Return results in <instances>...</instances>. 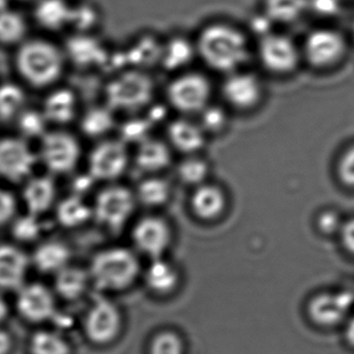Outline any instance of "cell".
Returning a JSON list of instances; mask_svg holds the SVG:
<instances>
[{
    "instance_id": "29",
    "label": "cell",
    "mask_w": 354,
    "mask_h": 354,
    "mask_svg": "<svg viewBox=\"0 0 354 354\" xmlns=\"http://www.w3.org/2000/svg\"><path fill=\"white\" fill-rule=\"evenodd\" d=\"M53 210L58 224L66 229L78 228L93 216V207L87 205L83 197L75 194L62 198Z\"/></svg>"
},
{
    "instance_id": "51",
    "label": "cell",
    "mask_w": 354,
    "mask_h": 354,
    "mask_svg": "<svg viewBox=\"0 0 354 354\" xmlns=\"http://www.w3.org/2000/svg\"><path fill=\"white\" fill-rule=\"evenodd\" d=\"M353 39H354V20H353Z\"/></svg>"
},
{
    "instance_id": "20",
    "label": "cell",
    "mask_w": 354,
    "mask_h": 354,
    "mask_svg": "<svg viewBox=\"0 0 354 354\" xmlns=\"http://www.w3.org/2000/svg\"><path fill=\"white\" fill-rule=\"evenodd\" d=\"M19 312L30 322H43L51 317L54 301L43 285L30 284L21 287L17 299Z\"/></svg>"
},
{
    "instance_id": "47",
    "label": "cell",
    "mask_w": 354,
    "mask_h": 354,
    "mask_svg": "<svg viewBox=\"0 0 354 354\" xmlns=\"http://www.w3.org/2000/svg\"><path fill=\"white\" fill-rule=\"evenodd\" d=\"M345 339L347 344L354 348V316L348 320L345 326Z\"/></svg>"
},
{
    "instance_id": "2",
    "label": "cell",
    "mask_w": 354,
    "mask_h": 354,
    "mask_svg": "<svg viewBox=\"0 0 354 354\" xmlns=\"http://www.w3.org/2000/svg\"><path fill=\"white\" fill-rule=\"evenodd\" d=\"M87 270L93 286L102 295L113 297L141 282L143 268L136 252L111 247L95 253Z\"/></svg>"
},
{
    "instance_id": "8",
    "label": "cell",
    "mask_w": 354,
    "mask_h": 354,
    "mask_svg": "<svg viewBox=\"0 0 354 354\" xmlns=\"http://www.w3.org/2000/svg\"><path fill=\"white\" fill-rule=\"evenodd\" d=\"M257 55L261 66L278 76L291 74L303 62L301 45L289 35L274 30L260 37Z\"/></svg>"
},
{
    "instance_id": "23",
    "label": "cell",
    "mask_w": 354,
    "mask_h": 354,
    "mask_svg": "<svg viewBox=\"0 0 354 354\" xmlns=\"http://www.w3.org/2000/svg\"><path fill=\"white\" fill-rule=\"evenodd\" d=\"M78 101L74 91L66 87L52 89L43 102L41 111L49 124L64 126L76 118Z\"/></svg>"
},
{
    "instance_id": "52",
    "label": "cell",
    "mask_w": 354,
    "mask_h": 354,
    "mask_svg": "<svg viewBox=\"0 0 354 354\" xmlns=\"http://www.w3.org/2000/svg\"><path fill=\"white\" fill-rule=\"evenodd\" d=\"M342 1H354V0H342Z\"/></svg>"
},
{
    "instance_id": "48",
    "label": "cell",
    "mask_w": 354,
    "mask_h": 354,
    "mask_svg": "<svg viewBox=\"0 0 354 354\" xmlns=\"http://www.w3.org/2000/svg\"><path fill=\"white\" fill-rule=\"evenodd\" d=\"M10 348V339L6 333L0 330V354H6Z\"/></svg>"
},
{
    "instance_id": "11",
    "label": "cell",
    "mask_w": 354,
    "mask_h": 354,
    "mask_svg": "<svg viewBox=\"0 0 354 354\" xmlns=\"http://www.w3.org/2000/svg\"><path fill=\"white\" fill-rule=\"evenodd\" d=\"M212 95L209 81L199 73H185L176 77L167 88L168 101L183 113H197L207 107Z\"/></svg>"
},
{
    "instance_id": "3",
    "label": "cell",
    "mask_w": 354,
    "mask_h": 354,
    "mask_svg": "<svg viewBox=\"0 0 354 354\" xmlns=\"http://www.w3.org/2000/svg\"><path fill=\"white\" fill-rule=\"evenodd\" d=\"M66 62L64 48L43 37H28L15 52V68L19 77L35 88L57 83Z\"/></svg>"
},
{
    "instance_id": "1",
    "label": "cell",
    "mask_w": 354,
    "mask_h": 354,
    "mask_svg": "<svg viewBox=\"0 0 354 354\" xmlns=\"http://www.w3.org/2000/svg\"><path fill=\"white\" fill-rule=\"evenodd\" d=\"M197 55L216 72L239 71L251 54L249 37L236 25L216 21L204 25L195 39Z\"/></svg>"
},
{
    "instance_id": "16",
    "label": "cell",
    "mask_w": 354,
    "mask_h": 354,
    "mask_svg": "<svg viewBox=\"0 0 354 354\" xmlns=\"http://www.w3.org/2000/svg\"><path fill=\"white\" fill-rule=\"evenodd\" d=\"M222 93L229 105L239 110H249L261 100L262 85L256 75L235 71L227 74Z\"/></svg>"
},
{
    "instance_id": "17",
    "label": "cell",
    "mask_w": 354,
    "mask_h": 354,
    "mask_svg": "<svg viewBox=\"0 0 354 354\" xmlns=\"http://www.w3.org/2000/svg\"><path fill=\"white\" fill-rule=\"evenodd\" d=\"M51 174L31 176L23 183L22 197L26 212L41 216L55 207L57 189Z\"/></svg>"
},
{
    "instance_id": "40",
    "label": "cell",
    "mask_w": 354,
    "mask_h": 354,
    "mask_svg": "<svg viewBox=\"0 0 354 354\" xmlns=\"http://www.w3.org/2000/svg\"><path fill=\"white\" fill-rule=\"evenodd\" d=\"M32 354H71L66 341L52 332H39L32 337L30 343Z\"/></svg>"
},
{
    "instance_id": "31",
    "label": "cell",
    "mask_w": 354,
    "mask_h": 354,
    "mask_svg": "<svg viewBox=\"0 0 354 354\" xmlns=\"http://www.w3.org/2000/svg\"><path fill=\"white\" fill-rule=\"evenodd\" d=\"M309 0H262V12L278 25H291L308 12Z\"/></svg>"
},
{
    "instance_id": "4",
    "label": "cell",
    "mask_w": 354,
    "mask_h": 354,
    "mask_svg": "<svg viewBox=\"0 0 354 354\" xmlns=\"http://www.w3.org/2000/svg\"><path fill=\"white\" fill-rule=\"evenodd\" d=\"M126 328L124 310L109 295H102L93 299L83 320L85 337L100 348L112 347L120 342Z\"/></svg>"
},
{
    "instance_id": "22",
    "label": "cell",
    "mask_w": 354,
    "mask_h": 354,
    "mask_svg": "<svg viewBox=\"0 0 354 354\" xmlns=\"http://www.w3.org/2000/svg\"><path fill=\"white\" fill-rule=\"evenodd\" d=\"M189 204L196 218L207 222L214 221L226 209V194L218 185L204 183L196 187Z\"/></svg>"
},
{
    "instance_id": "25",
    "label": "cell",
    "mask_w": 354,
    "mask_h": 354,
    "mask_svg": "<svg viewBox=\"0 0 354 354\" xmlns=\"http://www.w3.org/2000/svg\"><path fill=\"white\" fill-rule=\"evenodd\" d=\"M170 145L185 155H194L204 147L205 131L191 120H176L168 127Z\"/></svg>"
},
{
    "instance_id": "21",
    "label": "cell",
    "mask_w": 354,
    "mask_h": 354,
    "mask_svg": "<svg viewBox=\"0 0 354 354\" xmlns=\"http://www.w3.org/2000/svg\"><path fill=\"white\" fill-rule=\"evenodd\" d=\"M29 259L22 249L12 243H0V288L20 289Z\"/></svg>"
},
{
    "instance_id": "30",
    "label": "cell",
    "mask_w": 354,
    "mask_h": 354,
    "mask_svg": "<svg viewBox=\"0 0 354 354\" xmlns=\"http://www.w3.org/2000/svg\"><path fill=\"white\" fill-rule=\"evenodd\" d=\"M197 54L195 41L183 35H174L166 43L162 44L160 62L167 70H178L187 66Z\"/></svg>"
},
{
    "instance_id": "39",
    "label": "cell",
    "mask_w": 354,
    "mask_h": 354,
    "mask_svg": "<svg viewBox=\"0 0 354 354\" xmlns=\"http://www.w3.org/2000/svg\"><path fill=\"white\" fill-rule=\"evenodd\" d=\"M99 10L93 4L79 2L73 4L70 28L74 32L93 33L95 27L99 24Z\"/></svg>"
},
{
    "instance_id": "42",
    "label": "cell",
    "mask_w": 354,
    "mask_h": 354,
    "mask_svg": "<svg viewBox=\"0 0 354 354\" xmlns=\"http://www.w3.org/2000/svg\"><path fill=\"white\" fill-rule=\"evenodd\" d=\"M200 113H202L201 122L200 126L206 132H218L222 130L226 122V116L224 111L218 107L204 108Z\"/></svg>"
},
{
    "instance_id": "27",
    "label": "cell",
    "mask_w": 354,
    "mask_h": 354,
    "mask_svg": "<svg viewBox=\"0 0 354 354\" xmlns=\"http://www.w3.org/2000/svg\"><path fill=\"white\" fill-rule=\"evenodd\" d=\"M135 161L139 169L153 176L169 166L171 151L162 141L147 138L139 143Z\"/></svg>"
},
{
    "instance_id": "14",
    "label": "cell",
    "mask_w": 354,
    "mask_h": 354,
    "mask_svg": "<svg viewBox=\"0 0 354 354\" xmlns=\"http://www.w3.org/2000/svg\"><path fill=\"white\" fill-rule=\"evenodd\" d=\"M129 153L120 141L108 140L99 143L88 158V174L95 181H112L126 171Z\"/></svg>"
},
{
    "instance_id": "50",
    "label": "cell",
    "mask_w": 354,
    "mask_h": 354,
    "mask_svg": "<svg viewBox=\"0 0 354 354\" xmlns=\"http://www.w3.org/2000/svg\"><path fill=\"white\" fill-rule=\"evenodd\" d=\"M16 1H20V2H31V3H33V2L37 1V0H16Z\"/></svg>"
},
{
    "instance_id": "15",
    "label": "cell",
    "mask_w": 354,
    "mask_h": 354,
    "mask_svg": "<svg viewBox=\"0 0 354 354\" xmlns=\"http://www.w3.org/2000/svg\"><path fill=\"white\" fill-rule=\"evenodd\" d=\"M141 282L151 297L164 301L178 292L183 277L178 266L162 257L149 260V266L143 268Z\"/></svg>"
},
{
    "instance_id": "38",
    "label": "cell",
    "mask_w": 354,
    "mask_h": 354,
    "mask_svg": "<svg viewBox=\"0 0 354 354\" xmlns=\"http://www.w3.org/2000/svg\"><path fill=\"white\" fill-rule=\"evenodd\" d=\"M208 171V164L203 159L189 155V157L185 158L179 163L177 167V176L185 185L198 187L205 183Z\"/></svg>"
},
{
    "instance_id": "41",
    "label": "cell",
    "mask_w": 354,
    "mask_h": 354,
    "mask_svg": "<svg viewBox=\"0 0 354 354\" xmlns=\"http://www.w3.org/2000/svg\"><path fill=\"white\" fill-rule=\"evenodd\" d=\"M337 174L343 185L354 187V145L347 149L339 159Z\"/></svg>"
},
{
    "instance_id": "7",
    "label": "cell",
    "mask_w": 354,
    "mask_h": 354,
    "mask_svg": "<svg viewBox=\"0 0 354 354\" xmlns=\"http://www.w3.org/2000/svg\"><path fill=\"white\" fill-rule=\"evenodd\" d=\"M39 162L51 176H66L74 171L81 157L77 139L64 131H48L39 140Z\"/></svg>"
},
{
    "instance_id": "24",
    "label": "cell",
    "mask_w": 354,
    "mask_h": 354,
    "mask_svg": "<svg viewBox=\"0 0 354 354\" xmlns=\"http://www.w3.org/2000/svg\"><path fill=\"white\" fill-rule=\"evenodd\" d=\"M31 261L39 272L56 274L70 266L71 250L60 241H41L33 251Z\"/></svg>"
},
{
    "instance_id": "37",
    "label": "cell",
    "mask_w": 354,
    "mask_h": 354,
    "mask_svg": "<svg viewBox=\"0 0 354 354\" xmlns=\"http://www.w3.org/2000/svg\"><path fill=\"white\" fill-rule=\"evenodd\" d=\"M113 124L111 108L95 107L85 112L80 120V128L86 136L97 138L107 134Z\"/></svg>"
},
{
    "instance_id": "46",
    "label": "cell",
    "mask_w": 354,
    "mask_h": 354,
    "mask_svg": "<svg viewBox=\"0 0 354 354\" xmlns=\"http://www.w3.org/2000/svg\"><path fill=\"white\" fill-rule=\"evenodd\" d=\"M339 237L345 251L354 256V218L344 221Z\"/></svg>"
},
{
    "instance_id": "13",
    "label": "cell",
    "mask_w": 354,
    "mask_h": 354,
    "mask_svg": "<svg viewBox=\"0 0 354 354\" xmlns=\"http://www.w3.org/2000/svg\"><path fill=\"white\" fill-rule=\"evenodd\" d=\"M353 305L354 295L349 291L319 293L308 303V317L320 328H333L347 319Z\"/></svg>"
},
{
    "instance_id": "32",
    "label": "cell",
    "mask_w": 354,
    "mask_h": 354,
    "mask_svg": "<svg viewBox=\"0 0 354 354\" xmlns=\"http://www.w3.org/2000/svg\"><path fill=\"white\" fill-rule=\"evenodd\" d=\"M57 292L66 299H80L91 284L88 270L78 266H68L55 274Z\"/></svg>"
},
{
    "instance_id": "18",
    "label": "cell",
    "mask_w": 354,
    "mask_h": 354,
    "mask_svg": "<svg viewBox=\"0 0 354 354\" xmlns=\"http://www.w3.org/2000/svg\"><path fill=\"white\" fill-rule=\"evenodd\" d=\"M62 48L66 60L77 68H93L106 58L103 44L93 33L73 32Z\"/></svg>"
},
{
    "instance_id": "26",
    "label": "cell",
    "mask_w": 354,
    "mask_h": 354,
    "mask_svg": "<svg viewBox=\"0 0 354 354\" xmlns=\"http://www.w3.org/2000/svg\"><path fill=\"white\" fill-rule=\"evenodd\" d=\"M187 337L174 326H161L153 330L145 343V354H187Z\"/></svg>"
},
{
    "instance_id": "9",
    "label": "cell",
    "mask_w": 354,
    "mask_h": 354,
    "mask_svg": "<svg viewBox=\"0 0 354 354\" xmlns=\"http://www.w3.org/2000/svg\"><path fill=\"white\" fill-rule=\"evenodd\" d=\"M134 193L122 185H109L102 189L93 205V216L111 231H118L130 220L136 207Z\"/></svg>"
},
{
    "instance_id": "10",
    "label": "cell",
    "mask_w": 354,
    "mask_h": 354,
    "mask_svg": "<svg viewBox=\"0 0 354 354\" xmlns=\"http://www.w3.org/2000/svg\"><path fill=\"white\" fill-rule=\"evenodd\" d=\"M39 162L28 140L20 136L0 138V177L10 183H24L33 176Z\"/></svg>"
},
{
    "instance_id": "45",
    "label": "cell",
    "mask_w": 354,
    "mask_h": 354,
    "mask_svg": "<svg viewBox=\"0 0 354 354\" xmlns=\"http://www.w3.org/2000/svg\"><path fill=\"white\" fill-rule=\"evenodd\" d=\"M342 0H309L308 12L322 18H332L338 15Z\"/></svg>"
},
{
    "instance_id": "6",
    "label": "cell",
    "mask_w": 354,
    "mask_h": 354,
    "mask_svg": "<svg viewBox=\"0 0 354 354\" xmlns=\"http://www.w3.org/2000/svg\"><path fill=\"white\" fill-rule=\"evenodd\" d=\"M153 91L155 84L149 75L140 71H128L107 85L106 99L112 110L135 111L151 101Z\"/></svg>"
},
{
    "instance_id": "28",
    "label": "cell",
    "mask_w": 354,
    "mask_h": 354,
    "mask_svg": "<svg viewBox=\"0 0 354 354\" xmlns=\"http://www.w3.org/2000/svg\"><path fill=\"white\" fill-rule=\"evenodd\" d=\"M28 21L24 15L8 6L0 8V46L15 48L28 39Z\"/></svg>"
},
{
    "instance_id": "36",
    "label": "cell",
    "mask_w": 354,
    "mask_h": 354,
    "mask_svg": "<svg viewBox=\"0 0 354 354\" xmlns=\"http://www.w3.org/2000/svg\"><path fill=\"white\" fill-rule=\"evenodd\" d=\"M19 135L26 140H41L48 132V122L41 109L26 107L15 120Z\"/></svg>"
},
{
    "instance_id": "19",
    "label": "cell",
    "mask_w": 354,
    "mask_h": 354,
    "mask_svg": "<svg viewBox=\"0 0 354 354\" xmlns=\"http://www.w3.org/2000/svg\"><path fill=\"white\" fill-rule=\"evenodd\" d=\"M32 4V18L39 28L51 33L70 28L73 6L70 0H37Z\"/></svg>"
},
{
    "instance_id": "12",
    "label": "cell",
    "mask_w": 354,
    "mask_h": 354,
    "mask_svg": "<svg viewBox=\"0 0 354 354\" xmlns=\"http://www.w3.org/2000/svg\"><path fill=\"white\" fill-rule=\"evenodd\" d=\"M132 241L137 253L149 260L165 257L172 243L171 227L161 216H145L133 228Z\"/></svg>"
},
{
    "instance_id": "34",
    "label": "cell",
    "mask_w": 354,
    "mask_h": 354,
    "mask_svg": "<svg viewBox=\"0 0 354 354\" xmlns=\"http://www.w3.org/2000/svg\"><path fill=\"white\" fill-rule=\"evenodd\" d=\"M137 202L147 207L164 205L171 196V187L165 179L158 176H149L141 181L137 187Z\"/></svg>"
},
{
    "instance_id": "49",
    "label": "cell",
    "mask_w": 354,
    "mask_h": 354,
    "mask_svg": "<svg viewBox=\"0 0 354 354\" xmlns=\"http://www.w3.org/2000/svg\"><path fill=\"white\" fill-rule=\"evenodd\" d=\"M6 313H8V308H6L3 299L0 297V324H1V322H3L4 318H6Z\"/></svg>"
},
{
    "instance_id": "44",
    "label": "cell",
    "mask_w": 354,
    "mask_h": 354,
    "mask_svg": "<svg viewBox=\"0 0 354 354\" xmlns=\"http://www.w3.org/2000/svg\"><path fill=\"white\" fill-rule=\"evenodd\" d=\"M344 221L335 210H324L317 218V227L324 234H339Z\"/></svg>"
},
{
    "instance_id": "35",
    "label": "cell",
    "mask_w": 354,
    "mask_h": 354,
    "mask_svg": "<svg viewBox=\"0 0 354 354\" xmlns=\"http://www.w3.org/2000/svg\"><path fill=\"white\" fill-rule=\"evenodd\" d=\"M10 235L17 243H37L43 234L41 216L26 212L15 216L10 224Z\"/></svg>"
},
{
    "instance_id": "5",
    "label": "cell",
    "mask_w": 354,
    "mask_h": 354,
    "mask_svg": "<svg viewBox=\"0 0 354 354\" xmlns=\"http://www.w3.org/2000/svg\"><path fill=\"white\" fill-rule=\"evenodd\" d=\"M349 44L342 31L330 26L312 29L301 45L303 62L316 70H330L343 62Z\"/></svg>"
},
{
    "instance_id": "33",
    "label": "cell",
    "mask_w": 354,
    "mask_h": 354,
    "mask_svg": "<svg viewBox=\"0 0 354 354\" xmlns=\"http://www.w3.org/2000/svg\"><path fill=\"white\" fill-rule=\"evenodd\" d=\"M26 93L18 83H0V120L15 122L27 107Z\"/></svg>"
},
{
    "instance_id": "43",
    "label": "cell",
    "mask_w": 354,
    "mask_h": 354,
    "mask_svg": "<svg viewBox=\"0 0 354 354\" xmlns=\"http://www.w3.org/2000/svg\"><path fill=\"white\" fill-rule=\"evenodd\" d=\"M17 199L12 192L0 187V226L10 225L17 216Z\"/></svg>"
}]
</instances>
